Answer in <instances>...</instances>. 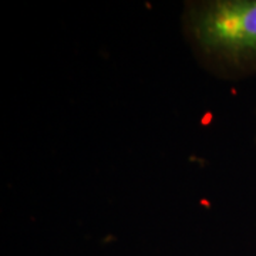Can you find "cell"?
<instances>
[{"label": "cell", "mask_w": 256, "mask_h": 256, "mask_svg": "<svg viewBox=\"0 0 256 256\" xmlns=\"http://www.w3.org/2000/svg\"><path fill=\"white\" fill-rule=\"evenodd\" d=\"M181 33L195 62L225 82L256 76V0H186Z\"/></svg>", "instance_id": "6da1fadb"}]
</instances>
